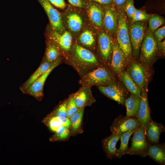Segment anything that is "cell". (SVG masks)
Listing matches in <instances>:
<instances>
[{"mask_svg":"<svg viewBox=\"0 0 165 165\" xmlns=\"http://www.w3.org/2000/svg\"><path fill=\"white\" fill-rule=\"evenodd\" d=\"M73 56L70 64L80 76L99 67L103 66L94 54L79 44L73 48Z\"/></svg>","mask_w":165,"mask_h":165,"instance_id":"obj_1","label":"cell"},{"mask_svg":"<svg viewBox=\"0 0 165 165\" xmlns=\"http://www.w3.org/2000/svg\"><path fill=\"white\" fill-rule=\"evenodd\" d=\"M117 79L108 68L102 66L95 68L80 77L78 81L82 86H105Z\"/></svg>","mask_w":165,"mask_h":165,"instance_id":"obj_2","label":"cell"},{"mask_svg":"<svg viewBox=\"0 0 165 165\" xmlns=\"http://www.w3.org/2000/svg\"><path fill=\"white\" fill-rule=\"evenodd\" d=\"M126 71L141 90L148 86L152 73V67L132 57L127 61Z\"/></svg>","mask_w":165,"mask_h":165,"instance_id":"obj_3","label":"cell"},{"mask_svg":"<svg viewBox=\"0 0 165 165\" xmlns=\"http://www.w3.org/2000/svg\"><path fill=\"white\" fill-rule=\"evenodd\" d=\"M117 42L127 61L132 57V50L126 17L124 12L118 13L116 32Z\"/></svg>","mask_w":165,"mask_h":165,"instance_id":"obj_4","label":"cell"},{"mask_svg":"<svg viewBox=\"0 0 165 165\" xmlns=\"http://www.w3.org/2000/svg\"><path fill=\"white\" fill-rule=\"evenodd\" d=\"M139 60L141 63L152 67L157 51V42L152 33L148 32L142 42Z\"/></svg>","mask_w":165,"mask_h":165,"instance_id":"obj_5","label":"cell"},{"mask_svg":"<svg viewBox=\"0 0 165 165\" xmlns=\"http://www.w3.org/2000/svg\"><path fill=\"white\" fill-rule=\"evenodd\" d=\"M97 87L105 95L125 106V101L130 94L119 81L117 80L109 84Z\"/></svg>","mask_w":165,"mask_h":165,"instance_id":"obj_6","label":"cell"},{"mask_svg":"<svg viewBox=\"0 0 165 165\" xmlns=\"http://www.w3.org/2000/svg\"><path fill=\"white\" fill-rule=\"evenodd\" d=\"M133 134L131 146L124 152L123 155H135L145 157L149 144L146 139L144 126L140 125Z\"/></svg>","mask_w":165,"mask_h":165,"instance_id":"obj_7","label":"cell"},{"mask_svg":"<svg viewBox=\"0 0 165 165\" xmlns=\"http://www.w3.org/2000/svg\"><path fill=\"white\" fill-rule=\"evenodd\" d=\"M145 28L146 25L144 23L138 21L133 22L129 30L132 52L136 59L139 57Z\"/></svg>","mask_w":165,"mask_h":165,"instance_id":"obj_8","label":"cell"},{"mask_svg":"<svg viewBox=\"0 0 165 165\" xmlns=\"http://www.w3.org/2000/svg\"><path fill=\"white\" fill-rule=\"evenodd\" d=\"M61 61L60 57H59L48 70L36 80L23 93L41 101L43 97V87L46 79L52 71L60 64Z\"/></svg>","mask_w":165,"mask_h":165,"instance_id":"obj_9","label":"cell"},{"mask_svg":"<svg viewBox=\"0 0 165 165\" xmlns=\"http://www.w3.org/2000/svg\"><path fill=\"white\" fill-rule=\"evenodd\" d=\"M98 43L100 62L103 66L110 70L113 42L107 34L101 32L98 35Z\"/></svg>","mask_w":165,"mask_h":165,"instance_id":"obj_10","label":"cell"},{"mask_svg":"<svg viewBox=\"0 0 165 165\" xmlns=\"http://www.w3.org/2000/svg\"><path fill=\"white\" fill-rule=\"evenodd\" d=\"M127 61L116 41L113 42L110 70L118 79L126 71Z\"/></svg>","mask_w":165,"mask_h":165,"instance_id":"obj_11","label":"cell"},{"mask_svg":"<svg viewBox=\"0 0 165 165\" xmlns=\"http://www.w3.org/2000/svg\"><path fill=\"white\" fill-rule=\"evenodd\" d=\"M140 126L135 117L120 115L114 119L110 130L112 133L121 134L129 130L137 129Z\"/></svg>","mask_w":165,"mask_h":165,"instance_id":"obj_12","label":"cell"},{"mask_svg":"<svg viewBox=\"0 0 165 165\" xmlns=\"http://www.w3.org/2000/svg\"><path fill=\"white\" fill-rule=\"evenodd\" d=\"M45 11L49 19L53 31L62 34L64 28L60 12L48 0H38Z\"/></svg>","mask_w":165,"mask_h":165,"instance_id":"obj_13","label":"cell"},{"mask_svg":"<svg viewBox=\"0 0 165 165\" xmlns=\"http://www.w3.org/2000/svg\"><path fill=\"white\" fill-rule=\"evenodd\" d=\"M147 87L148 86H145L141 90L140 103L135 117L140 125L143 126L145 129L151 118L148 101Z\"/></svg>","mask_w":165,"mask_h":165,"instance_id":"obj_14","label":"cell"},{"mask_svg":"<svg viewBox=\"0 0 165 165\" xmlns=\"http://www.w3.org/2000/svg\"><path fill=\"white\" fill-rule=\"evenodd\" d=\"M91 87L88 86H82L75 93V103L79 109L90 106L95 102V99L91 90Z\"/></svg>","mask_w":165,"mask_h":165,"instance_id":"obj_15","label":"cell"},{"mask_svg":"<svg viewBox=\"0 0 165 165\" xmlns=\"http://www.w3.org/2000/svg\"><path fill=\"white\" fill-rule=\"evenodd\" d=\"M165 127L161 123H159L150 119L145 129L147 141L149 144H158L161 134L165 131Z\"/></svg>","mask_w":165,"mask_h":165,"instance_id":"obj_16","label":"cell"},{"mask_svg":"<svg viewBox=\"0 0 165 165\" xmlns=\"http://www.w3.org/2000/svg\"><path fill=\"white\" fill-rule=\"evenodd\" d=\"M118 13L114 6L107 9L103 17V24L105 29L111 33H116L118 25Z\"/></svg>","mask_w":165,"mask_h":165,"instance_id":"obj_17","label":"cell"},{"mask_svg":"<svg viewBox=\"0 0 165 165\" xmlns=\"http://www.w3.org/2000/svg\"><path fill=\"white\" fill-rule=\"evenodd\" d=\"M121 134L112 133L110 136L102 140V147L107 158L112 160L115 158L117 150L116 145L120 138Z\"/></svg>","mask_w":165,"mask_h":165,"instance_id":"obj_18","label":"cell"},{"mask_svg":"<svg viewBox=\"0 0 165 165\" xmlns=\"http://www.w3.org/2000/svg\"><path fill=\"white\" fill-rule=\"evenodd\" d=\"M146 156H148L158 163L165 164V146L164 143L149 144Z\"/></svg>","mask_w":165,"mask_h":165,"instance_id":"obj_19","label":"cell"},{"mask_svg":"<svg viewBox=\"0 0 165 165\" xmlns=\"http://www.w3.org/2000/svg\"><path fill=\"white\" fill-rule=\"evenodd\" d=\"M43 122L47 125L51 130L54 132L61 126L69 129L70 128L71 125L69 118L49 115L45 118Z\"/></svg>","mask_w":165,"mask_h":165,"instance_id":"obj_20","label":"cell"},{"mask_svg":"<svg viewBox=\"0 0 165 165\" xmlns=\"http://www.w3.org/2000/svg\"><path fill=\"white\" fill-rule=\"evenodd\" d=\"M54 62H50L45 59L36 70L21 86L20 90L23 93L36 80L48 70Z\"/></svg>","mask_w":165,"mask_h":165,"instance_id":"obj_21","label":"cell"},{"mask_svg":"<svg viewBox=\"0 0 165 165\" xmlns=\"http://www.w3.org/2000/svg\"><path fill=\"white\" fill-rule=\"evenodd\" d=\"M125 88L130 93L141 96V90L126 71L118 78Z\"/></svg>","mask_w":165,"mask_h":165,"instance_id":"obj_22","label":"cell"},{"mask_svg":"<svg viewBox=\"0 0 165 165\" xmlns=\"http://www.w3.org/2000/svg\"><path fill=\"white\" fill-rule=\"evenodd\" d=\"M141 97V96L130 93L125 102L126 116L136 117L139 107Z\"/></svg>","mask_w":165,"mask_h":165,"instance_id":"obj_23","label":"cell"},{"mask_svg":"<svg viewBox=\"0 0 165 165\" xmlns=\"http://www.w3.org/2000/svg\"><path fill=\"white\" fill-rule=\"evenodd\" d=\"M53 39L64 50L69 51L71 48L72 37L70 33L65 31L63 34H60L56 31H53Z\"/></svg>","mask_w":165,"mask_h":165,"instance_id":"obj_24","label":"cell"},{"mask_svg":"<svg viewBox=\"0 0 165 165\" xmlns=\"http://www.w3.org/2000/svg\"><path fill=\"white\" fill-rule=\"evenodd\" d=\"M88 15L92 23L96 26L101 27L103 22L104 13L98 6L93 5L89 8Z\"/></svg>","mask_w":165,"mask_h":165,"instance_id":"obj_25","label":"cell"},{"mask_svg":"<svg viewBox=\"0 0 165 165\" xmlns=\"http://www.w3.org/2000/svg\"><path fill=\"white\" fill-rule=\"evenodd\" d=\"M84 108L79 109L69 118L71 133L75 134L81 132V125Z\"/></svg>","mask_w":165,"mask_h":165,"instance_id":"obj_26","label":"cell"},{"mask_svg":"<svg viewBox=\"0 0 165 165\" xmlns=\"http://www.w3.org/2000/svg\"><path fill=\"white\" fill-rule=\"evenodd\" d=\"M137 129L129 130L121 134L120 138L121 144L119 148L117 150L115 158H121L124 152L128 149V144L130 138Z\"/></svg>","mask_w":165,"mask_h":165,"instance_id":"obj_27","label":"cell"},{"mask_svg":"<svg viewBox=\"0 0 165 165\" xmlns=\"http://www.w3.org/2000/svg\"><path fill=\"white\" fill-rule=\"evenodd\" d=\"M67 22L69 29L72 31L77 32L81 30L83 21L78 14L72 13L69 14L67 16Z\"/></svg>","mask_w":165,"mask_h":165,"instance_id":"obj_28","label":"cell"},{"mask_svg":"<svg viewBox=\"0 0 165 165\" xmlns=\"http://www.w3.org/2000/svg\"><path fill=\"white\" fill-rule=\"evenodd\" d=\"M60 54L57 46L53 43H50L46 48L45 60L50 62H54L60 57Z\"/></svg>","mask_w":165,"mask_h":165,"instance_id":"obj_29","label":"cell"},{"mask_svg":"<svg viewBox=\"0 0 165 165\" xmlns=\"http://www.w3.org/2000/svg\"><path fill=\"white\" fill-rule=\"evenodd\" d=\"M70 133L68 128L61 126L55 132V134L50 138V141L53 142L65 141L68 139Z\"/></svg>","mask_w":165,"mask_h":165,"instance_id":"obj_30","label":"cell"},{"mask_svg":"<svg viewBox=\"0 0 165 165\" xmlns=\"http://www.w3.org/2000/svg\"><path fill=\"white\" fill-rule=\"evenodd\" d=\"M79 41L83 45L88 47H92L94 44L95 39L92 32L89 30L84 31L80 35Z\"/></svg>","mask_w":165,"mask_h":165,"instance_id":"obj_31","label":"cell"},{"mask_svg":"<svg viewBox=\"0 0 165 165\" xmlns=\"http://www.w3.org/2000/svg\"><path fill=\"white\" fill-rule=\"evenodd\" d=\"M148 29L150 32L153 33L165 22L164 19L158 15L151 16L149 19Z\"/></svg>","mask_w":165,"mask_h":165,"instance_id":"obj_32","label":"cell"},{"mask_svg":"<svg viewBox=\"0 0 165 165\" xmlns=\"http://www.w3.org/2000/svg\"><path fill=\"white\" fill-rule=\"evenodd\" d=\"M67 99L61 103L53 112L49 115L67 117Z\"/></svg>","mask_w":165,"mask_h":165,"instance_id":"obj_33","label":"cell"},{"mask_svg":"<svg viewBox=\"0 0 165 165\" xmlns=\"http://www.w3.org/2000/svg\"><path fill=\"white\" fill-rule=\"evenodd\" d=\"M79 109L75 103L74 93L70 95L67 99V117L69 118Z\"/></svg>","mask_w":165,"mask_h":165,"instance_id":"obj_34","label":"cell"},{"mask_svg":"<svg viewBox=\"0 0 165 165\" xmlns=\"http://www.w3.org/2000/svg\"><path fill=\"white\" fill-rule=\"evenodd\" d=\"M151 16L145 11L137 9L132 17V22L148 20Z\"/></svg>","mask_w":165,"mask_h":165,"instance_id":"obj_35","label":"cell"},{"mask_svg":"<svg viewBox=\"0 0 165 165\" xmlns=\"http://www.w3.org/2000/svg\"><path fill=\"white\" fill-rule=\"evenodd\" d=\"M123 8L127 16L132 18L136 9L134 5L133 0H126Z\"/></svg>","mask_w":165,"mask_h":165,"instance_id":"obj_36","label":"cell"},{"mask_svg":"<svg viewBox=\"0 0 165 165\" xmlns=\"http://www.w3.org/2000/svg\"><path fill=\"white\" fill-rule=\"evenodd\" d=\"M153 36L157 42H161L165 37V26H163L156 30Z\"/></svg>","mask_w":165,"mask_h":165,"instance_id":"obj_37","label":"cell"},{"mask_svg":"<svg viewBox=\"0 0 165 165\" xmlns=\"http://www.w3.org/2000/svg\"><path fill=\"white\" fill-rule=\"evenodd\" d=\"M50 3L56 7L64 9L66 6V3L64 0H48Z\"/></svg>","mask_w":165,"mask_h":165,"instance_id":"obj_38","label":"cell"},{"mask_svg":"<svg viewBox=\"0 0 165 165\" xmlns=\"http://www.w3.org/2000/svg\"><path fill=\"white\" fill-rule=\"evenodd\" d=\"M72 5L81 8L83 6L82 0H68Z\"/></svg>","mask_w":165,"mask_h":165,"instance_id":"obj_39","label":"cell"},{"mask_svg":"<svg viewBox=\"0 0 165 165\" xmlns=\"http://www.w3.org/2000/svg\"><path fill=\"white\" fill-rule=\"evenodd\" d=\"M115 5L119 8L123 7L126 0H113Z\"/></svg>","mask_w":165,"mask_h":165,"instance_id":"obj_40","label":"cell"},{"mask_svg":"<svg viewBox=\"0 0 165 165\" xmlns=\"http://www.w3.org/2000/svg\"><path fill=\"white\" fill-rule=\"evenodd\" d=\"M157 46L163 53H165V40L163 42H157Z\"/></svg>","mask_w":165,"mask_h":165,"instance_id":"obj_41","label":"cell"},{"mask_svg":"<svg viewBox=\"0 0 165 165\" xmlns=\"http://www.w3.org/2000/svg\"><path fill=\"white\" fill-rule=\"evenodd\" d=\"M102 4H106L110 3L112 0H93Z\"/></svg>","mask_w":165,"mask_h":165,"instance_id":"obj_42","label":"cell"}]
</instances>
